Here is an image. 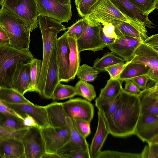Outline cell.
Here are the masks:
<instances>
[{"instance_id":"35","label":"cell","mask_w":158,"mask_h":158,"mask_svg":"<svg viewBox=\"0 0 158 158\" xmlns=\"http://www.w3.org/2000/svg\"><path fill=\"white\" fill-rule=\"evenodd\" d=\"M100 72L86 64L80 66L77 71L76 76L78 79L87 82L94 81L97 78Z\"/></svg>"},{"instance_id":"7","label":"cell","mask_w":158,"mask_h":158,"mask_svg":"<svg viewBox=\"0 0 158 158\" xmlns=\"http://www.w3.org/2000/svg\"><path fill=\"white\" fill-rule=\"evenodd\" d=\"M131 62L144 64L150 68L147 75L154 83L158 82V51L142 42L137 48Z\"/></svg>"},{"instance_id":"38","label":"cell","mask_w":158,"mask_h":158,"mask_svg":"<svg viewBox=\"0 0 158 158\" xmlns=\"http://www.w3.org/2000/svg\"><path fill=\"white\" fill-rule=\"evenodd\" d=\"M29 128L12 130L0 126V137L12 138L22 140L24 135Z\"/></svg>"},{"instance_id":"29","label":"cell","mask_w":158,"mask_h":158,"mask_svg":"<svg viewBox=\"0 0 158 158\" xmlns=\"http://www.w3.org/2000/svg\"><path fill=\"white\" fill-rule=\"evenodd\" d=\"M122 83L117 79L110 78L107 81L105 86L101 89L98 96L102 98H111L118 97L123 88Z\"/></svg>"},{"instance_id":"13","label":"cell","mask_w":158,"mask_h":158,"mask_svg":"<svg viewBox=\"0 0 158 158\" xmlns=\"http://www.w3.org/2000/svg\"><path fill=\"white\" fill-rule=\"evenodd\" d=\"M62 105L66 114L72 119L78 118L90 123L93 119L94 106L85 99L80 98L70 99L62 102Z\"/></svg>"},{"instance_id":"46","label":"cell","mask_w":158,"mask_h":158,"mask_svg":"<svg viewBox=\"0 0 158 158\" xmlns=\"http://www.w3.org/2000/svg\"><path fill=\"white\" fill-rule=\"evenodd\" d=\"M125 87L123 90L126 92L134 94H139L141 90L138 86L131 80L125 81Z\"/></svg>"},{"instance_id":"1","label":"cell","mask_w":158,"mask_h":158,"mask_svg":"<svg viewBox=\"0 0 158 158\" xmlns=\"http://www.w3.org/2000/svg\"><path fill=\"white\" fill-rule=\"evenodd\" d=\"M138 94L126 92L123 89L114 112L104 118L110 134L117 137L134 135L141 114Z\"/></svg>"},{"instance_id":"41","label":"cell","mask_w":158,"mask_h":158,"mask_svg":"<svg viewBox=\"0 0 158 158\" xmlns=\"http://www.w3.org/2000/svg\"><path fill=\"white\" fill-rule=\"evenodd\" d=\"M140 154L141 158H158V142L148 143Z\"/></svg>"},{"instance_id":"3","label":"cell","mask_w":158,"mask_h":158,"mask_svg":"<svg viewBox=\"0 0 158 158\" xmlns=\"http://www.w3.org/2000/svg\"><path fill=\"white\" fill-rule=\"evenodd\" d=\"M0 25L6 32L10 46L20 50H29L31 31L21 19L6 9H0Z\"/></svg>"},{"instance_id":"54","label":"cell","mask_w":158,"mask_h":158,"mask_svg":"<svg viewBox=\"0 0 158 158\" xmlns=\"http://www.w3.org/2000/svg\"><path fill=\"white\" fill-rule=\"evenodd\" d=\"M81 0H75V2L76 6H77L78 4H79V2Z\"/></svg>"},{"instance_id":"17","label":"cell","mask_w":158,"mask_h":158,"mask_svg":"<svg viewBox=\"0 0 158 158\" xmlns=\"http://www.w3.org/2000/svg\"><path fill=\"white\" fill-rule=\"evenodd\" d=\"M56 39L54 41L52 48L42 96L47 99H52L55 87L60 82L56 59Z\"/></svg>"},{"instance_id":"8","label":"cell","mask_w":158,"mask_h":158,"mask_svg":"<svg viewBox=\"0 0 158 158\" xmlns=\"http://www.w3.org/2000/svg\"><path fill=\"white\" fill-rule=\"evenodd\" d=\"M39 15L47 17L60 22L68 23L72 16L71 5L58 0H36Z\"/></svg>"},{"instance_id":"40","label":"cell","mask_w":158,"mask_h":158,"mask_svg":"<svg viewBox=\"0 0 158 158\" xmlns=\"http://www.w3.org/2000/svg\"><path fill=\"white\" fill-rule=\"evenodd\" d=\"M73 119L79 133L83 137L86 138L91 133L90 123L78 118Z\"/></svg>"},{"instance_id":"4","label":"cell","mask_w":158,"mask_h":158,"mask_svg":"<svg viewBox=\"0 0 158 158\" xmlns=\"http://www.w3.org/2000/svg\"><path fill=\"white\" fill-rule=\"evenodd\" d=\"M34 58L29 50H21L10 45L0 46V87L12 88L11 79L16 64L29 63Z\"/></svg>"},{"instance_id":"55","label":"cell","mask_w":158,"mask_h":158,"mask_svg":"<svg viewBox=\"0 0 158 158\" xmlns=\"http://www.w3.org/2000/svg\"><path fill=\"white\" fill-rule=\"evenodd\" d=\"M4 0H0V5L2 6Z\"/></svg>"},{"instance_id":"30","label":"cell","mask_w":158,"mask_h":158,"mask_svg":"<svg viewBox=\"0 0 158 158\" xmlns=\"http://www.w3.org/2000/svg\"><path fill=\"white\" fill-rule=\"evenodd\" d=\"M124 62L123 59L117 56L112 52H108L101 58L96 59L94 62L93 67L100 72H105V69L108 67Z\"/></svg>"},{"instance_id":"2","label":"cell","mask_w":158,"mask_h":158,"mask_svg":"<svg viewBox=\"0 0 158 158\" xmlns=\"http://www.w3.org/2000/svg\"><path fill=\"white\" fill-rule=\"evenodd\" d=\"M43 45L42 65L37 86V93L42 96L51 51L58 33L66 30L62 23L53 19L42 15L38 17Z\"/></svg>"},{"instance_id":"36","label":"cell","mask_w":158,"mask_h":158,"mask_svg":"<svg viewBox=\"0 0 158 158\" xmlns=\"http://www.w3.org/2000/svg\"><path fill=\"white\" fill-rule=\"evenodd\" d=\"M129 0L147 16L155 9H158V0Z\"/></svg>"},{"instance_id":"16","label":"cell","mask_w":158,"mask_h":158,"mask_svg":"<svg viewBox=\"0 0 158 158\" xmlns=\"http://www.w3.org/2000/svg\"><path fill=\"white\" fill-rule=\"evenodd\" d=\"M123 14L135 23L147 27L154 28L153 24L148 16L135 6L129 0H110Z\"/></svg>"},{"instance_id":"22","label":"cell","mask_w":158,"mask_h":158,"mask_svg":"<svg viewBox=\"0 0 158 158\" xmlns=\"http://www.w3.org/2000/svg\"><path fill=\"white\" fill-rule=\"evenodd\" d=\"M98 122L97 130L92 139L89 152L90 158H96L109 134L104 117L98 110Z\"/></svg>"},{"instance_id":"42","label":"cell","mask_w":158,"mask_h":158,"mask_svg":"<svg viewBox=\"0 0 158 158\" xmlns=\"http://www.w3.org/2000/svg\"><path fill=\"white\" fill-rule=\"evenodd\" d=\"M97 0H81L76 8L79 14L82 18L87 15L89 9Z\"/></svg>"},{"instance_id":"21","label":"cell","mask_w":158,"mask_h":158,"mask_svg":"<svg viewBox=\"0 0 158 158\" xmlns=\"http://www.w3.org/2000/svg\"><path fill=\"white\" fill-rule=\"evenodd\" d=\"M0 155L2 158H26L22 140L0 137Z\"/></svg>"},{"instance_id":"44","label":"cell","mask_w":158,"mask_h":158,"mask_svg":"<svg viewBox=\"0 0 158 158\" xmlns=\"http://www.w3.org/2000/svg\"><path fill=\"white\" fill-rule=\"evenodd\" d=\"M0 113L11 115L22 120H23V118L21 114L8 106L0 100Z\"/></svg>"},{"instance_id":"52","label":"cell","mask_w":158,"mask_h":158,"mask_svg":"<svg viewBox=\"0 0 158 158\" xmlns=\"http://www.w3.org/2000/svg\"><path fill=\"white\" fill-rule=\"evenodd\" d=\"M41 158H60L56 153L46 152Z\"/></svg>"},{"instance_id":"20","label":"cell","mask_w":158,"mask_h":158,"mask_svg":"<svg viewBox=\"0 0 158 158\" xmlns=\"http://www.w3.org/2000/svg\"><path fill=\"white\" fill-rule=\"evenodd\" d=\"M30 63H17L11 79L12 88L23 95L27 92H33L31 87Z\"/></svg>"},{"instance_id":"12","label":"cell","mask_w":158,"mask_h":158,"mask_svg":"<svg viewBox=\"0 0 158 158\" xmlns=\"http://www.w3.org/2000/svg\"><path fill=\"white\" fill-rule=\"evenodd\" d=\"M40 130L46 152L56 153L70 139V130L67 127L54 128L48 126Z\"/></svg>"},{"instance_id":"11","label":"cell","mask_w":158,"mask_h":158,"mask_svg":"<svg viewBox=\"0 0 158 158\" xmlns=\"http://www.w3.org/2000/svg\"><path fill=\"white\" fill-rule=\"evenodd\" d=\"M134 135L148 144L158 142V115L140 114Z\"/></svg>"},{"instance_id":"43","label":"cell","mask_w":158,"mask_h":158,"mask_svg":"<svg viewBox=\"0 0 158 158\" xmlns=\"http://www.w3.org/2000/svg\"><path fill=\"white\" fill-rule=\"evenodd\" d=\"M129 62L117 64L110 66L105 69V71H107L109 73L110 78L118 79L119 74Z\"/></svg>"},{"instance_id":"24","label":"cell","mask_w":158,"mask_h":158,"mask_svg":"<svg viewBox=\"0 0 158 158\" xmlns=\"http://www.w3.org/2000/svg\"><path fill=\"white\" fill-rule=\"evenodd\" d=\"M150 69L147 65L132 62L130 60L120 73L118 79L123 82L138 76L147 75Z\"/></svg>"},{"instance_id":"48","label":"cell","mask_w":158,"mask_h":158,"mask_svg":"<svg viewBox=\"0 0 158 158\" xmlns=\"http://www.w3.org/2000/svg\"><path fill=\"white\" fill-rule=\"evenodd\" d=\"M143 43L158 51V34H156L148 37Z\"/></svg>"},{"instance_id":"53","label":"cell","mask_w":158,"mask_h":158,"mask_svg":"<svg viewBox=\"0 0 158 158\" xmlns=\"http://www.w3.org/2000/svg\"><path fill=\"white\" fill-rule=\"evenodd\" d=\"M61 3L64 4L70 5L71 3V0H58Z\"/></svg>"},{"instance_id":"56","label":"cell","mask_w":158,"mask_h":158,"mask_svg":"<svg viewBox=\"0 0 158 158\" xmlns=\"http://www.w3.org/2000/svg\"><path fill=\"white\" fill-rule=\"evenodd\" d=\"M0 158H2V157L0 155Z\"/></svg>"},{"instance_id":"19","label":"cell","mask_w":158,"mask_h":158,"mask_svg":"<svg viewBox=\"0 0 158 158\" xmlns=\"http://www.w3.org/2000/svg\"><path fill=\"white\" fill-rule=\"evenodd\" d=\"M138 95L141 114L158 115V82L146 86Z\"/></svg>"},{"instance_id":"47","label":"cell","mask_w":158,"mask_h":158,"mask_svg":"<svg viewBox=\"0 0 158 158\" xmlns=\"http://www.w3.org/2000/svg\"><path fill=\"white\" fill-rule=\"evenodd\" d=\"M103 26L102 30L104 35L109 38H117V35L114 31V27L112 23L102 24Z\"/></svg>"},{"instance_id":"45","label":"cell","mask_w":158,"mask_h":158,"mask_svg":"<svg viewBox=\"0 0 158 158\" xmlns=\"http://www.w3.org/2000/svg\"><path fill=\"white\" fill-rule=\"evenodd\" d=\"M130 80L135 84L141 89H144L149 79L147 75H142L131 79Z\"/></svg>"},{"instance_id":"5","label":"cell","mask_w":158,"mask_h":158,"mask_svg":"<svg viewBox=\"0 0 158 158\" xmlns=\"http://www.w3.org/2000/svg\"><path fill=\"white\" fill-rule=\"evenodd\" d=\"M90 25L111 23L116 20L129 23L136 27L146 30L145 27L132 21L122 13L110 0H97L84 18Z\"/></svg>"},{"instance_id":"50","label":"cell","mask_w":158,"mask_h":158,"mask_svg":"<svg viewBox=\"0 0 158 158\" xmlns=\"http://www.w3.org/2000/svg\"><path fill=\"white\" fill-rule=\"evenodd\" d=\"M9 45H10V41L8 35L0 25V46Z\"/></svg>"},{"instance_id":"33","label":"cell","mask_w":158,"mask_h":158,"mask_svg":"<svg viewBox=\"0 0 158 158\" xmlns=\"http://www.w3.org/2000/svg\"><path fill=\"white\" fill-rule=\"evenodd\" d=\"M23 121L13 115L0 113V126L4 128L12 130L29 128L25 126Z\"/></svg>"},{"instance_id":"27","label":"cell","mask_w":158,"mask_h":158,"mask_svg":"<svg viewBox=\"0 0 158 158\" xmlns=\"http://www.w3.org/2000/svg\"><path fill=\"white\" fill-rule=\"evenodd\" d=\"M119 96L111 98L98 97L96 99L95 106L105 119L109 117L114 112L119 102Z\"/></svg>"},{"instance_id":"26","label":"cell","mask_w":158,"mask_h":158,"mask_svg":"<svg viewBox=\"0 0 158 158\" xmlns=\"http://www.w3.org/2000/svg\"><path fill=\"white\" fill-rule=\"evenodd\" d=\"M60 158H90L77 144L69 140L56 152Z\"/></svg>"},{"instance_id":"15","label":"cell","mask_w":158,"mask_h":158,"mask_svg":"<svg viewBox=\"0 0 158 158\" xmlns=\"http://www.w3.org/2000/svg\"><path fill=\"white\" fill-rule=\"evenodd\" d=\"M117 36L114 42L106 45V47L125 61H130L134 56L135 50L143 41L137 38L121 35Z\"/></svg>"},{"instance_id":"31","label":"cell","mask_w":158,"mask_h":158,"mask_svg":"<svg viewBox=\"0 0 158 158\" xmlns=\"http://www.w3.org/2000/svg\"><path fill=\"white\" fill-rule=\"evenodd\" d=\"M74 86L59 83L53 92L52 98L54 101L71 98L76 95Z\"/></svg>"},{"instance_id":"25","label":"cell","mask_w":158,"mask_h":158,"mask_svg":"<svg viewBox=\"0 0 158 158\" xmlns=\"http://www.w3.org/2000/svg\"><path fill=\"white\" fill-rule=\"evenodd\" d=\"M69 46V60L70 64V80H73L80 66L81 58L77 43V37L74 35H68Z\"/></svg>"},{"instance_id":"18","label":"cell","mask_w":158,"mask_h":158,"mask_svg":"<svg viewBox=\"0 0 158 158\" xmlns=\"http://www.w3.org/2000/svg\"><path fill=\"white\" fill-rule=\"evenodd\" d=\"M4 103L22 116L24 114H27L32 117L40 128L49 126L47 113L44 106L35 105L32 103Z\"/></svg>"},{"instance_id":"23","label":"cell","mask_w":158,"mask_h":158,"mask_svg":"<svg viewBox=\"0 0 158 158\" xmlns=\"http://www.w3.org/2000/svg\"><path fill=\"white\" fill-rule=\"evenodd\" d=\"M114 27L116 35H121L141 40L143 41L148 37L147 30H144L124 22L115 20L111 23Z\"/></svg>"},{"instance_id":"14","label":"cell","mask_w":158,"mask_h":158,"mask_svg":"<svg viewBox=\"0 0 158 158\" xmlns=\"http://www.w3.org/2000/svg\"><path fill=\"white\" fill-rule=\"evenodd\" d=\"M69 46L67 35L64 34L56 39V59L59 70V79L61 82L70 81Z\"/></svg>"},{"instance_id":"9","label":"cell","mask_w":158,"mask_h":158,"mask_svg":"<svg viewBox=\"0 0 158 158\" xmlns=\"http://www.w3.org/2000/svg\"><path fill=\"white\" fill-rule=\"evenodd\" d=\"M102 27L101 23L92 25L86 22L81 35L77 39L80 53L86 50L95 52L106 47L100 36Z\"/></svg>"},{"instance_id":"32","label":"cell","mask_w":158,"mask_h":158,"mask_svg":"<svg viewBox=\"0 0 158 158\" xmlns=\"http://www.w3.org/2000/svg\"><path fill=\"white\" fill-rule=\"evenodd\" d=\"M77 95L81 96L91 102L96 97L94 87L86 81L79 80L74 86Z\"/></svg>"},{"instance_id":"10","label":"cell","mask_w":158,"mask_h":158,"mask_svg":"<svg viewBox=\"0 0 158 158\" xmlns=\"http://www.w3.org/2000/svg\"><path fill=\"white\" fill-rule=\"evenodd\" d=\"M22 141L26 158H41L46 152L44 140L39 127H30Z\"/></svg>"},{"instance_id":"6","label":"cell","mask_w":158,"mask_h":158,"mask_svg":"<svg viewBox=\"0 0 158 158\" xmlns=\"http://www.w3.org/2000/svg\"><path fill=\"white\" fill-rule=\"evenodd\" d=\"M1 6L23 20L31 32L38 27L39 15L36 0H4Z\"/></svg>"},{"instance_id":"51","label":"cell","mask_w":158,"mask_h":158,"mask_svg":"<svg viewBox=\"0 0 158 158\" xmlns=\"http://www.w3.org/2000/svg\"><path fill=\"white\" fill-rule=\"evenodd\" d=\"M100 36L103 42L106 45L112 44L115 41V38H109L106 36L103 32L102 28L101 30Z\"/></svg>"},{"instance_id":"28","label":"cell","mask_w":158,"mask_h":158,"mask_svg":"<svg viewBox=\"0 0 158 158\" xmlns=\"http://www.w3.org/2000/svg\"><path fill=\"white\" fill-rule=\"evenodd\" d=\"M0 100L8 103H32L15 89L6 87H0Z\"/></svg>"},{"instance_id":"49","label":"cell","mask_w":158,"mask_h":158,"mask_svg":"<svg viewBox=\"0 0 158 158\" xmlns=\"http://www.w3.org/2000/svg\"><path fill=\"white\" fill-rule=\"evenodd\" d=\"M23 123L25 126L29 127H39L35 120L32 117L28 114H24L23 115Z\"/></svg>"},{"instance_id":"39","label":"cell","mask_w":158,"mask_h":158,"mask_svg":"<svg viewBox=\"0 0 158 158\" xmlns=\"http://www.w3.org/2000/svg\"><path fill=\"white\" fill-rule=\"evenodd\" d=\"M86 23L84 19H81L70 27L66 28L67 31L64 33L68 35H75L77 39L81 35Z\"/></svg>"},{"instance_id":"34","label":"cell","mask_w":158,"mask_h":158,"mask_svg":"<svg viewBox=\"0 0 158 158\" xmlns=\"http://www.w3.org/2000/svg\"><path fill=\"white\" fill-rule=\"evenodd\" d=\"M30 64L31 87L33 92H37V85L42 69V61L34 58Z\"/></svg>"},{"instance_id":"37","label":"cell","mask_w":158,"mask_h":158,"mask_svg":"<svg viewBox=\"0 0 158 158\" xmlns=\"http://www.w3.org/2000/svg\"><path fill=\"white\" fill-rule=\"evenodd\" d=\"M96 158H141L140 154L109 150L101 151Z\"/></svg>"}]
</instances>
